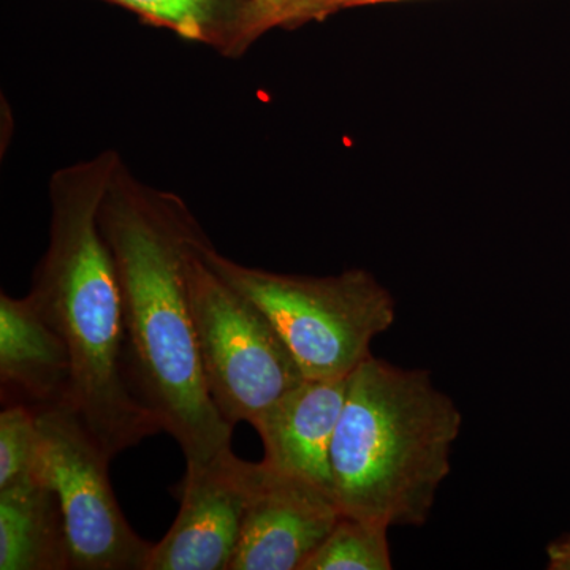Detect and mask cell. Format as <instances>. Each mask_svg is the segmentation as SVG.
Returning a JSON list of instances; mask_svg holds the SVG:
<instances>
[{
    "label": "cell",
    "instance_id": "obj_1",
    "mask_svg": "<svg viewBox=\"0 0 570 570\" xmlns=\"http://www.w3.org/2000/svg\"><path fill=\"white\" fill-rule=\"evenodd\" d=\"M99 223L121 287L135 396L176 439L186 466H205L234 436L206 387L187 288V258L208 235L183 197L141 181L124 159Z\"/></svg>",
    "mask_w": 570,
    "mask_h": 570
},
{
    "label": "cell",
    "instance_id": "obj_2",
    "mask_svg": "<svg viewBox=\"0 0 570 570\" xmlns=\"http://www.w3.org/2000/svg\"><path fill=\"white\" fill-rule=\"evenodd\" d=\"M121 163L105 149L51 175L50 242L28 294L69 348L71 406L110 460L163 431L127 377L121 287L99 223Z\"/></svg>",
    "mask_w": 570,
    "mask_h": 570
},
{
    "label": "cell",
    "instance_id": "obj_3",
    "mask_svg": "<svg viewBox=\"0 0 570 570\" xmlns=\"http://www.w3.org/2000/svg\"><path fill=\"white\" fill-rule=\"evenodd\" d=\"M460 409L430 374L370 356L348 376L332 445L341 513L384 527H422L450 474Z\"/></svg>",
    "mask_w": 570,
    "mask_h": 570
},
{
    "label": "cell",
    "instance_id": "obj_4",
    "mask_svg": "<svg viewBox=\"0 0 570 570\" xmlns=\"http://www.w3.org/2000/svg\"><path fill=\"white\" fill-rule=\"evenodd\" d=\"M206 264L261 307L306 379H344L370 358L374 337L395 322V302L365 269L336 276L283 275L225 257L212 242Z\"/></svg>",
    "mask_w": 570,
    "mask_h": 570
},
{
    "label": "cell",
    "instance_id": "obj_5",
    "mask_svg": "<svg viewBox=\"0 0 570 570\" xmlns=\"http://www.w3.org/2000/svg\"><path fill=\"white\" fill-rule=\"evenodd\" d=\"M200 243L187 258V288L206 387L232 426L254 425L305 381L268 316L206 264Z\"/></svg>",
    "mask_w": 570,
    "mask_h": 570
},
{
    "label": "cell",
    "instance_id": "obj_6",
    "mask_svg": "<svg viewBox=\"0 0 570 570\" xmlns=\"http://www.w3.org/2000/svg\"><path fill=\"white\" fill-rule=\"evenodd\" d=\"M40 434L37 478L61 502L71 569L146 570L154 543L124 517L112 491L110 459L70 401L33 409Z\"/></svg>",
    "mask_w": 570,
    "mask_h": 570
},
{
    "label": "cell",
    "instance_id": "obj_7",
    "mask_svg": "<svg viewBox=\"0 0 570 570\" xmlns=\"http://www.w3.org/2000/svg\"><path fill=\"white\" fill-rule=\"evenodd\" d=\"M254 463L234 450L205 466H186L178 487L181 508L154 543L146 570H228L242 538Z\"/></svg>",
    "mask_w": 570,
    "mask_h": 570
},
{
    "label": "cell",
    "instance_id": "obj_8",
    "mask_svg": "<svg viewBox=\"0 0 570 570\" xmlns=\"http://www.w3.org/2000/svg\"><path fill=\"white\" fill-rule=\"evenodd\" d=\"M341 517L330 491L258 461L228 570H303Z\"/></svg>",
    "mask_w": 570,
    "mask_h": 570
},
{
    "label": "cell",
    "instance_id": "obj_9",
    "mask_svg": "<svg viewBox=\"0 0 570 570\" xmlns=\"http://www.w3.org/2000/svg\"><path fill=\"white\" fill-rule=\"evenodd\" d=\"M347 381L305 379L266 409L253 425L264 444L266 464L333 494L332 445Z\"/></svg>",
    "mask_w": 570,
    "mask_h": 570
},
{
    "label": "cell",
    "instance_id": "obj_10",
    "mask_svg": "<svg viewBox=\"0 0 570 570\" xmlns=\"http://www.w3.org/2000/svg\"><path fill=\"white\" fill-rule=\"evenodd\" d=\"M69 348L31 296L0 295V393L2 403L32 409L70 401Z\"/></svg>",
    "mask_w": 570,
    "mask_h": 570
},
{
    "label": "cell",
    "instance_id": "obj_11",
    "mask_svg": "<svg viewBox=\"0 0 570 570\" xmlns=\"http://www.w3.org/2000/svg\"><path fill=\"white\" fill-rule=\"evenodd\" d=\"M61 502L39 478L0 490V570H69Z\"/></svg>",
    "mask_w": 570,
    "mask_h": 570
},
{
    "label": "cell",
    "instance_id": "obj_12",
    "mask_svg": "<svg viewBox=\"0 0 570 570\" xmlns=\"http://www.w3.org/2000/svg\"><path fill=\"white\" fill-rule=\"evenodd\" d=\"M134 11L142 21L181 39L213 47L219 55L230 40L246 0H107Z\"/></svg>",
    "mask_w": 570,
    "mask_h": 570
},
{
    "label": "cell",
    "instance_id": "obj_13",
    "mask_svg": "<svg viewBox=\"0 0 570 570\" xmlns=\"http://www.w3.org/2000/svg\"><path fill=\"white\" fill-rule=\"evenodd\" d=\"M389 527L341 517L303 570H390Z\"/></svg>",
    "mask_w": 570,
    "mask_h": 570
},
{
    "label": "cell",
    "instance_id": "obj_14",
    "mask_svg": "<svg viewBox=\"0 0 570 570\" xmlns=\"http://www.w3.org/2000/svg\"><path fill=\"white\" fill-rule=\"evenodd\" d=\"M344 9V0H246L236 18L224 58H242L266 33L324 21Z\"/></svg>",
    "mask_w": 570,
    "mask_h": 570
},
{
    "label": "cell",
    "instance_id": "obj_15",
    "mask_svg": "<svg viewBox=\"0 0 570 570\" xmlns=\"http://www.w3.org/2000/svg\"><path fill=\"white\" fill-rule=\"evenodd\" d=\"M40 434L36 411L6 404L0 414V490L37 478Z\"/></svg>",
    "mask_w": 570,
    "mask_h": 570
},
{
    "label": "cell",
    "instance_id": "obj_16",
    "mask_svg": "<svg viewBox=\"0 0 570 570\" xmlns=\"http://www.w3.org/2000/svg\"><path fill=\"white\" fill-rule=\"evenodd\" d=\"M547 557H549V569L570 570V534L551 542L547 549Z\"/></svg>",
    "mask_w": 570,
    "mask_h": 570
},
{
    "label": "cell",
    "instance_id": "obj_17",
    "mask_svg": "<svg viewBox=\"0 0 570 570\" xmlns=\"http://www.w3.org/2000/svg\"><path fill=\"white\" fill-rule=\"evenodd\" d=\"M396 2V0H344V9L351 7L373 6V3Z\"/></svg>",
    "mask_w": 570,
    "mask_h": 570
}]
</instances>
